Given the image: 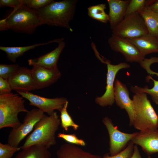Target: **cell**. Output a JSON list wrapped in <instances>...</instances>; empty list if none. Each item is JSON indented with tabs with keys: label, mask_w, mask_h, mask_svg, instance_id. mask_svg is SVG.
I'll return each mask as SVG.
<instances>
[{
	"label": "cell",
	"mask_w": 158,
	"mask_h": 158,
	"mask_svg": "<svg viewBox=\"0 0 158 158\" xmlns=\"http://www.w3.org/2000/svg\"><path fill=\"white\" fill-rule=\"evenodd\" d=\"M106 8V5L104 4L90 6L87 8L88 14L93 19L106 23L109 21V18L108 15L105 11Z\"/></svg>",
	"instance_id": "23"
},
{
	"label": "cell",
	"mask_w": 158,
	"mask_h": 158,
	"mask_svg": "<svg viewBox=\"0 0 158 158\" xmlns=\"http://www.w3.org/2000/svg\"><path fill=\"white\" fill-rule=\"evenodd\" d=\"M46 115L38 109L34 108L26 113L23 123L12 128L8 135L7 143L18 147L20 142L33 130L36 124Z\"/></svg>",
	"instance_id": "7"
},
{
	"label": "cell",
	"mask_w": 158,
	"mask_h": 158,
	"mask_svg": "<svg viewBox=\"0 0 158 158\" xmlns=\"http://www.w3.org/2000/svg\"><path fill=\"white\" fill-rule=\"evenodd\" d=\"M23 5V0H0V6L13 7V8Z\"/></svg>",
	"instance_id": "33"
},
{
	"label": "cell",
	"mask_w": 158,
	"mask_h": 158,
	"mask_svg": "<svg viewBox=\"0 0 158 158\" xmlns=\"http://www.w3.org/2000/svg\"><path fill=\"white\" fill-rule=\"evenodd\" d=\"M57 137L63 139L69 143L83 146H85L86 145L83 140L79 138L75 134H66L60 133L58 134Z\"/></svg>",
	"instance_id": "31"
},
{
	"label": "cell",
	"mask_w": 158,
	"mask_h": 158,
	"mask_svg": "<svg viewBox=\"0 0 158 158\" xmlns=\"http://www.w3.org/2000/svg\"><path fill=\"white\" fill-rule=\"evenodd\" d=\"M148 79L152 80L154 83V86L151 89L148 88L146 86L144 87L135 86H131L130 90L133 93H144L148 94L151 97L153 101L158 105V80H156L152 78L151 76L148 77Z\"/></svg>",
	"instance_id": "24"
},
{
	"label": "cell",
	"mask_w": 158,
	"mask_h": 158,
	"mask_svg": "<svg viewBox=\"0 0 158 158\" xmlns=\"http://www.w3.org/2000/svg\"><path fill=\"white\" fill-rule=\"evenodd\" d=\"M61 120L56 112L45 115L35 124L29 135L21 149L33 145L43 146L49 149L56 144V133L61 125Z\"/></svg>",
	"instance_id": "3"
},
{
	"label": "cell",
	"mask_w": 158,
	"mask_h": 158,
	"mask_svg": "<svg viewBox=\"0 0 158 158\" xmlns=\"http://www.w3.org/2000/svg\"><path fill=\"white\" fill-rule=\"evenodd\" d=\"M130 0H107L109 12L108 16L110 28L112 30L124 18Z\"/></svg>",
	"instance_id": "17"
},
{
	"label": "cell",
	"mask_w": 158,
	"mask_h": 158,
	"mask_svg": "<svg viewBox=\"0 0 158 158\" xmlns=\"http://www.w3.org/2000/svg\"><path fill=\"white\" fill-rule=\"evenodd\" d=\"M28 111L25 107L23 98L18 94L11 92L0 95V129L17 128L21 124L19 114Z\"/></svg>",
	"instance_id": "5"
},
{
	"label": "cell",
	"mask_w": 158,
	"mask_h": 158,
	"mask_svg": "<svg viewBox=\"0 0 158 158\" xmlns=\"http://www.w3.org/2000/svg\"><path fill=\"white\" fill-rule=\"evenodd\" d=\"M108 42L113 51L121 53L127 61L140 64L145 58V56L127 39L112 34L109 38Z\"/></svg>",
	"instance_id": "11"
},
{
	"label": "cell",
	"mask_w": 158,
	"mask_h": 158,
	"mask_svg": "<svg viewBox=\"0 0 158 158\" xmlns=\"http://www.w3.org/2000/svg\"><path fill=\"white\" fill-rule=\"evenodd\" d=\"M102 122L109 135V154L111 156L116 154L124 149L138 133H128L120 131L114 126L112 120L107 116L103 118Z\"/></svg>",
	"instance_id": "8"
},
{
	"label": "cell",
	"mask_w": 158,
	"mask_h": 158,
	"mask_svg": "<svg viewBox=\"0 0 158 158\" xmlns=\"http://www.w3.org/2000/svg\"><path fill=\"white\" fill-rule=\"evenodd\" d=\"M112 30V34L126 39L137 38L149 33L143 18L137 12L125 17Z\"/></svg>",
	"instance_id": "6"
},
{
	"label": "cell",
	"mask_w": 158,
	"mask_h": 158,
	"mask_svg": "<svg viewBox=\"0 0 158 158\" xmlns=\"http://www.w3.org/2000/svg\"><path fill=\"white\" fill-rule=\"evenodd\" d=\"M48 149L40 145H35L22 149L15 158H51Z\"/></svg>",
	"instance_id": "22"
},
{
	"label": "cell",
	"mask_w": 158,
	"mask_h": 158,
	"mask_svg": "<svg viewBox=\"0 0 158 158\" xmlns=\"http://www.w3.org/2000/svg\"><path fill=\"white\" fill-rule=\"evenodd\" d=\"M132 100L134 113L132 126L140 131L157 129L158 115L146 94L143 92L135 93Z\"/></svg>",
	"instance_id": "4"
},
{
	"label": "cell",
	"mask_w": 158,
	"mask_h": 158,
	"mask_svg": "<svg viewBox=\"0 0 158 158\" xmlns=\"http://www.w3.org/2000/svg\"><path fill=\"white\" fill-rule=\"evenodd\" d=\"M146 2L145 0H130L126 8L125 17L145 6Z\"/></svg>",
	"instance_id": "29"
},
{
	"label": "cell",
	"mask_w": 158,
	"mask_h": 158,
	"mask_svg": "<svg viewBox=\"0 0 158 158\" xmlns=\"http://www.w3.org/2000/svg\"><path fill=\"white\" fill-rule=\"evenodd\" d=\"M57 47L51 52L39 57L28 60V64L31 66H39L51 68L57 67V63L61 54L65 46L63 40L58 43Z\"/></svg>",
	"instance_id": "16"
},
{
	"label": "cell",
	"mask_w": 158,
	"mask_h": 158,
	"mask_svg": "<svg viewBox=\"0 0 158 158\" xmlns=\"http://www.w3.org/2000/svg\"><path fill=\"white\" fill-rule=\"evenodd\" d=\"M151 65V64L150 63H146L143 65L142 67L150 75H156L157 76H158V73L152 71L150 68V66Z\"/></svg>",
	"instance_id": "35"
},
{
	"label": "cell",
	"mask_w": 158,
	"mask_h": 158,
	"mask_svg": "<svg viewBox=\"0 0 158 158\" xmlns=\"http://www.w3.org/2000/svg\"><path fill=\"white\" fill-rule=\"evenodd\" d=\"M105 63L107 66V85L106 91L101 96L95 99L96 103L102 107L112 106L115 101L114 85L115 79L117 73L120 70L130 67V65L125 62H121L116 65L111 64L109 61L106 60Z\"/></svg>",
	"instance_id": "9"
},
{
	"label": "cell",
	"mask_w": 158,
	"mask_h": 158,
	"mask_svg": "<svg viewBox=\"0 0 158 158\" xmlns=\"http://www.w3.org/2000/svg\"><path fill=\"white\" fill-rule=\"evenodd\" d=\"M147 158H151V157H150V156H149Z\"/></svg>",
	"instance_id": "37"
},
{
	"label": "cell",
	"mask_w": 158,
	"mask_h": 158,
	"mask_svg": "<svg viewBox=\"0 0 158 158\" xmlns=\"http://www.w3.org/2000/svg\"><path fill=\"white\" fill-rule=\"evenodd\" d=\"M12 90L8 80L0 77V95L10 93Z\"/></svg>",
	"instance_id": "32"
},
{
	"label": "cell",
	"mask_w": 158,
	"mask_h": 158,
	"mask_svg": "<svg viewBox=\"0 0 158 158\" xmlns=\"http://www.w3.org/2000/svg\"><path fill=\"white\" fill-rule=\"evenodd\" d=\"M135 45L144 56L158 53V38L149 34L138 38L127 39Z\"/></svg>",
	"instance_id": "19"
},
{
	"label": "cell",
	"mask_w": 158,
	"mask_h": 158,
	"mask_svg": "<svg viewBox=\"0 0 158 158\" xmlns=\"http://www.w3.org/2000/svg\"><path fill=\"white\" fill-rule=\"evenodd\" d=\"M137 12L143 18L149 34L157 37L158 34V13L145 6Z\"/></svg>",
	"instance_id": "21"
},
{
	"label": "cell",
	"mask_w": 158,
	"mask_h": 158,
	"mask_svg": "<svg viewBox=\"0 0 158 158\" xmlns=\"http://www.w3.org/2000/svg\"><path fill=\"white\" fill-rule=\"evenodd\" d=\"M78 1L77 0L54 1L37 11L44 24L63 27L72 32L69 23L74 17Z\"/></svg>",
	"instance_id": "2"
},
{
	"label": "cell",
	"mask_w": 158,
	"mask_h": 158,
	"mask_svg": "<svg viewBox=\"0 0 158 158\" xmlns=\"http://www.w3.org/2000/svg\"><path fill=\"white\" fill-rule=\"evenodd\" d=\"M57 158H101L99 155L86 151L76 145L66 143L60 146L56 152Z\"/></svg>",
	"instance_id": "18"
},
{
	"label": "cell",
	"mask_w": 158,
	"mask_h": 158,
	"mask_svg": "<svg viewBox=\"0 0 158 158\" xmlns=\"http://www.w3.org/2000/svg\"><path fill=\"white\" fill-rule=\"evenodd\" d=\"M130 158H142L140 153L137 145H134L133 152Z\"/></svg>",
	"instance_id": "36"
},
{
	"label": "cell",
	"mask_w": 158,
	"mask_h": 158,
	"mask_svg": "<svg viewBox=\"0 0 158 158\" xmlns=\"http://www.w3.org/2000/svg\"><path fill=\"white\" fill-rule=\"evenodd\" d=\"M31 70L37 90L44 88L52 85L61 76L57 67L49 68L33 66Z\"/></svg>",
	"instance_id": "13"
},
{
	"label": "cell",
	"mask_w": 158,
	"mask_h": 158,
	"mask_svg": "<svg viewBox=\"0 0 158 158\" xmlns=\"http://www.w3.org/2000/svg\"><path fill=\"white\" fill-rule=\"evenodd\" d=\"M16 92L23 98L28 100L30 105L37 107L48 115L52 114L56 110L60 112L64 104L68 101L66 98L63 97L49 98L35 95L30 92Z\"/></svg>",
	"instance_id": "10"
},
{
	"label": "cell",
	"mask_w": 158,
	"mask_h": 158,
	"mask_svg": "<svg viewBox=\"0 0 158 158\" xmlns=\"http://www.w3.org/2000/svg\"><path fill=\"white\" fill-rule=\"evenodd\" d=\"M114 96L117 105L120 109L126 110L129 119V125L132 126L134 113L132 100L130 98L129 92L126 85L117 79L114 82Z\"/></svg>",
	"instance_id": "14"
},
{
	"label": "cell",
	"mask_w": 158,
	"mask_h": 158,
	"mask_svg": "<svg viewBox=\"0 0 158 158\" xmlns=\"http://www.w3.org/2000/svg\"><path fill=\"white\" fill-rule=\"evenodd\" d=\"M131 141L138 145L148 155L158 152V130H147L138 132Z\"/></svg>",
	"instance_id": "15"
},
{
	"label": "cell",
	"mask_w": 158,
	"mask_h": 158,
	"mask_svg": "<svg viewBox=\"0 0 158 158\" xmlns=\"http://www.w3.org/2000/svg\"><path fill=\"white\" fill-rule=\"evenodd\" d=\"M19 67L17 64H0V77L8 80L16 73Z\"/></svg>",
	"instance_id": "26"
},
{
	"label": "cell",
	"mask_w": 158,
	"mask_h": 158,
	"mask_svg": "<svg viewBox=\"0 0 158 158\" xmlns=\"http://www.w3.org/2000/svg\"><path fill=\"white\" fill-rule=\"evenodd\" d=\"M54 1L53 0H23V5L29 8L38 10Z\"/></svg>",
	"instance_id": "30"
},
{
	"label": "cell",
	"mask_w": 158,
	"mask_h": 158,
	"mask_svg": "<svg viewBox=\"0 0 158 158\" xmlns=\"http://www.w3.org/2000/svg\"><path fill=\"white\" fill-rule=\"evenodd\" d=\"M21 149L20 147L13 146L8 143H0V158H12L16 152Z\"/></svg>",
	"instance_id": "27"
},
{
	"label": "cell",
	"mask_w": 158,
	"mask_h": 158,
	"mask_svg": "<svg viewBox=\"0 0 158 158\" xmlns=\"http://www.w3.org/2000/svg\"><path fill=\"white\" fill-rule=\"evenodd\" d=\"M145 7L158 13V0H146Z\"/></svg>",
	"instance_id": "34"
},
{
	"label": "cell",
	"mask_w": 158,
	"mask_h": 158,
	"mask_svg": "<svg viewBox=\"0 0 158 158\" xmlns=\"http://www.w3.org/2000/svg\"><path fill=\"white\" fill-rule=\"evenodd\" d=\"M61 40V38L58 39L45 43H39L23 47L0 46V49L6 53L7 57L9 61L13 63H15L18 57L23 56L25 52L34 49L37 47L46 45L53 42L59 43Z\"/></svg>",
	"instance_id": "20"
},
{
	"label": "cell",
	"mask_w": 158,
	"mask_h": 158,
	"mask_svg": "<svg viewBox=\"0 0 158 158\" xmlns=\"http://www.w3.org/2000/svg\"><path fill=\"white\" fill-rule=\"evenodd\" d=\"M134 145L130 141L126 148L117 154L111 156L106 153L101 158H130L133 152Z\"/></svg>",
	"instance_id": "28"
},
{
	"label": "cell",
	"mask_w": 158,
	"mask_h": 158,
	"mask_svg": "<svg viewBox=\"0 0 158 158\" xmlns=\"http://www.w3.org/2000/svg\"><path fill=\"white\" fill-rule=\"evenodd\" d=\"M157 38H158V35H157Z\"/></svg>",
	"instance_id": "38"
},
{
	"label": "cell",
	"mask_w": 158,
	"mask_h": 158,
	"mask_svg": "<svg viewBox=\"0 0 158 158\" xmlns=\"http://www.w3.org/2000/svg\"><path fill=\"white\" fill-rule=\"evenodd\" d=\"M8 80L12 90L16 92H28L36 89L31 70L27 67L20 66Z\"/></svg>",
	"instance_id": "12"
},
{
	"label": "cell",
	"mask_w": 158,
	"mask_h": 158,
	"mask_svg": "<svg viewBox=\"0 0 158 158\" xmlns=\"http://www.w3.org/2000/svg\"><path fill=\"white\" fill-rule=\"evenodd\" d=\"M68 101L64 104L60 111L61 125L62 128L66 131L68 130L69 127H72L74 130H76L79 126L74 122L68 112Z\"/></svg>",
	"instance_id": "25"
},
{
	"label": "cell",
	"mask_w": 158,
	"mask_h": 158,
	"mask_svg": "<svg viewBox=\"0 0 158 158\" xmlns=\"http://www.w3.org/2000/svg\"><path fill=\"white\" fill-rule=\"evenodd\" d=\"M44 24L37 10L22 5L13 8L6 18L0 20V30L32 34L37 28Z\"/></svg>",
	"instance_id": "1"
}]
</instances>
